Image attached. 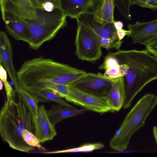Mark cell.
Segmentation results:
<instances>
[{
    "label": "cell",
    "mask_w": 157,
    "mask_h": 157,
    "mask_svg": "<svg viewBox=\"0 0 157 157\" xmlns=\"http://www.w3.org/2000/svg\"><path fill=\"white\" fill-rule=\"evenodd\" d=\"M86 72L50 58H35L25 61L17 72L18 85L28 92L69 85Z\"/></svg>",
    "instance_id": "cell-1"
},
{
    "label": "cell",
    "mask_w": 157,
    "mask_h": 157,
    "mask_svg": "<svg viewBox=\"0 0 157 157\" xmlns=\"http://www.w3.org/2000/svg\"><path fill=\"white\" fill-rule=\"evenodd\" d=\"M108 53L117 60L123 78L125 97L123 107L127 109L147 85L157 79V56L146 50H119Z\"/></svg>",
    "instance_id": "cell-2"
},
{
    "label": "cell",
    "mask_w": 157,
    "mask_h": 157,
    "mask_svg": "<svg viewBox=\"0 0 157 157\" xmlns=\"http://www.w3.org/2000/svg\"><path fill=\"white\" fill-rule=\"evenodd\" d=\"M18 101H13L10 105L6 102L0 112V134L3 140L9 147L23 152H29L34 147L24 140L22 133L27 129L34 134V118L21 96Z\"/></svg>",
    "instance_id": "cell-3"
},
{
    "label": "cell",
    "mask_w": 157,
    "mask_h": 157,
    "mask_svg": "<svg viewBox=\"0 0 157 157\" xmlns=\"http://www.w3.org/2000/svg\"><path fill=\"white\" fill-rule=\"evenodd\" d=\"M36 9V14L33 19L13 18L8 21H18L26 25L31 36L28 44L31 49L37 50L45 42L52 39L58 31L67 25V17L57 8L51 12Z\"/></svg>",
    "instance_id": "cell-4"
},
{
    "label": "cell",
    "mask_w": 157,
    "mask_h": 157,
    "mask_svg": "<svg viewBox=\"0 0 157 157\" xmlns=\"http://www.w3.org/2000/svg\"><path fill=\"white\" fill-rule=\"evenodd\" d=\"M157 104V97L147 94L141 97L125 117L109 142L111 148L122 151L127 147L133 134L144 126L146 119Z\"/></svg>",
    "instance_id": "cell-5"
},
{
    "label": "cell",
    "mask_w": 157,
    "mask_h": 157,
    "mask_svg": "<svg viewBox=\"0 0 157 157\" xmlns=\"http://www.w3.org/2000/svg\"><path fill=\"white\" fill-rule=\"evenodd\" d=\"M75 39V54L82 60L94 62L102 55L99 39L91 29L78 22Z\"/></svg>",
    "instance_id": "cell-6"
},
{
    "label": "cell",
    "mask_w": 157,
    "mask_h": 157,
    "mask_svg": "<svg viewBox=\"0 0 157 157\" xmlns=\"http://www.w3.org/2000/svg\"><path fill=\"white\" fill-rule=\"evenodd\" d=\"M76 19L77 22L89 28L97 35L102 47L107 50L120 49L123 41L118 38L113 23L103 26L95 21L93 14L88 13L82 14Z\"/></svg>",
    "instance_id": "cell-7"
},
{
    "label": "cell",
    "mask_w": 157,
    "mask_h": 157,
    "mask_svg": "<svg viewBox=\"0 0 157 157\" xmlns=\"http://www.w3.org/2000/svg\"><path fill=\"white\" fill-rule=\"evenodd\" d=\"M65 98L67 101L81 106L88 110L100 113L111 111V107L105 97L88 93L69 85L68 93Z\"/></svg>",
    "instance_id": "cell-8"
},
{
    "label": "cell",
    "mask_w": 157,
    "mask_h": 157,
    "mask_svg": "<svg viewBox=\"0 0 157 157\" xmlns=\"http://www.w3.org/2000/svg\"><path fill=\"white\" fill-rule=\"evenodd\" d=\"M114 80L100 73H86L69 85L88 93L105 97Z\"/></svg>",
    "instance_id": "cell-9"
},
{
    "label": "cell",
    "mask_w": 157,
    "mask_h": 157,
    "mask_svg": "<svg viewBox=\"0 0 157 157\" xmlns=\"http://www.w3.org/2000/svg\"><path fill=\"white\" fill-rule=\"evenodd\" d=\"M1 9L4 22L13 18L32 19L36 12L30 0H6Z\"/></svg>",
    "instance_id": "cell-10"
},
{
    "label": "cell",
    "mask_w": 157,
    "mask_h": 157,
    "mask_svg": "<svg viewBox=\"0 0 157 157\" xmlns=\"http://www.w3.org/2000/svg\"><path fill=\"white\" fill-rule=\"evenodd\" d=\"M102 0H60V9L67 17L76 19L82 14H93Z\"/></svg>",
    "instance_id": "cell-11"
},
{
    "label": "cell",
    "mask_w": 157,
    "mask_h": 157,
    "mask_svg": "<svg viewBox=\"0 0 157 157\" xmlns=\"http://www.w3.org/2000/svg\"><path fill=\"white\" fill-rule=\"evenodd\" d=\"M13 51L11 43L6 33L0 32V63L7 71L17 92L19 88L18 83L17 72L13 65Z\"/></svg>",
    "instance_id": "cell-12"
},
{
    "label": "cell",
    "mask_w": 157,
    "mask_h": 157,
    "mask_svg": "<svg viewBox=\"0 0 157 157\" xmlns=\"http://www.w3.org/2000/svg\"><path fill=\"white\" fill-rule=\"evenodd\" d=\"M131 32L129 35L133 43L145 46L157 36V19L147 22L137 21L128 25Z\"/></svg>",
    "instance_id": "cell-13"
},
{
    "label": "cell",
    "mask_w": 157,
    "mask_h": 157,
    "mask_svg": "<svg viewBox=\"0 0 157 157\" xmlns=\"http://www.w3.org/2000/svg\"><path fill=\"white\" fill-rule=\"evenodd\" d=\"M34 134L40 143L52 140L56 135L54 126L50 120L43 105L38 108L37 116L34 119Z\"/></svg>",
    "instance_id": "cell-14"
},
{
    "label": "cell",
    "mask_w": 157,
    "mask_h": 157,
    "mask_svg": "<svg viewBox=\"0 0 157 157\" xmlns=\"http://www.w3.org/2000/svg\"><path fill=\"white\" fill-rule=\"evenodd\" d=\"M105 97L111 107V111H118L123 107L125 90L123 77L114 79Z\"/></svg>",
    "instance_id": "cell-15"
},
{
    "label": "cell",
    "mask_w": 157,
    "mask_h": 157,
    "mask_svg": "<svg viewBox=\"0 0 157 157\" xmlns=\"http://www.w3.org/2000/svg\"><path fill=\"white\" fill-rule=\"evenodd\" d=\"M87 111L84 108L77 109L74 107H69L58 104L53 105L47 113L50 120L55 126L64 119L80 115Z\"/></svg>",
    "instance_id": "cell-16"
},
{
    "label": "cell",
    "mask_w": 157,
    "mask_h": 157,
    "mask_svg": "<svg viewBox=\"0 0 157 157\" xmlns=\"http://www.w3.org/2000/svg\"><path fill=\"white\" fill-rule=\"evenodd\" d=\"M115 0H102L101 4L94 13V20L105 26L114 23Z\"/></svg>",
    "instance_id": "cell-17"
},
{
    "label": "cell",
    "mask_w": 157,
    "mask_h": 157,
    "mask_svg": "<svg viewBox=\"0 0 157 157\" xmlns=\"http://www.w3.org/2000/svg\"><path fill=\"white\" fill-rule=\"evenodd\" d=\"M4 22L7 31L14 39L28 44L31 38L30 33L24 24L17 21H7Z\"/></svg>",
    "instance_id": "cell-18"
},
{
    "label": "cell",
    "mask_w": 157,
    "mask_h": 157,
    "mask_svg": "<svg viewBox=\"0 0 157 157\" xmlns=\"http://www.w3.org/2000/svg\"><path fill=\"white\" fill-rule=\"evenodd\" d=\"M98 68L104 70L103 75L110 79H114L122 77L117 60L108 53L105 57L103 63L99 66Z\"/></svg>",
    "instance_id": "cell-19"
},
{
    "label": "cell",
    "mask_w": 157,
    "mask_h": 157,
    "mask_svg": "<svg viewBox=\"0 0 157 157\" xmlns=\"http://www.w3.org/2000/svg\"><path fill=\"white\" fill-rule=\"evenodd\" d=\"M38 102H49L50 101L55 102L58 104L69 107L74 106L67 103L62 98L50 90L45 89L39 91L28 92Z\"/></svg>",
    "instance_id": "cell-20"
},
{
    "label": "cell",
    "mask_w": 157,
    "mask_h": 157,
    "mask_svg": "<svg viewBox=\"0 0 157 157\" xmlns=\"http://www.w3.org/2000/svg\"><path fill=\"white\" fill-rule=\"evenodd\" d=\"M104 147V144L101 143L86 144L77 147L63 150L44 152L42 153L47 154L79 152H88L92 151L95 150L102 148Z\"/></svg>",
    "instance_id": "cell-21"
},
{
    "label": "cell",
    "mask_w": 157,
    "mask_h": 157,
    "mask_svg": "<svg viewBox=\"0 0 157 157\" xmlns=\"http://www.w3.org/2000/svg\"><path fill=\"white\" fill-rule=\"evenodd\" d=\"M17 93L21 97L25 105L32 113L34 119L36 117L38 113V102L29 93L20 87Z\"/></svg>",
    "instance_id": "cell-22"
},
{
    "label": "cell",
    "mask_w": 157,
    "mask_h": 157,
    "mask_svg": "<svg viewBox=\"0 0 157 157\" xmlns=\"http://www.w3.org/2000/svg\"><path fill=\"white\" fill-rule=\"evenodd\" d=\"M115 4L122 15L127 21L131 20V6L128 0H115Z\"/></svg>",
    "instance_id": "cell-23"
},
{
    "label": "cell",
    "mask_w": 157,
    "mask_h": 157,
    "mask_svg": "<svg viewBox=\"0 0 157 157\" xmlns=\"http://www.w3.org/2000/svg\"><path fill=\"white\" fill-rule=\"evenodd\" d=\"M22 136L24 141L29 145L37 147L40 150L46 151L41 146L40 141L34 134L29 130H24L22 133Z\"/></svg>",
    "instance_id": "cell-24"
},
{
    "label": "cell",
    "mask_w": 157,
    "mask_h": 157,
    "mask_svg": "<svg viewBox=\"0 0 157 157\" xmlns=\"http://www.w3.org/2000/svg\"><path fill=\"white\" fill-rule=\"evenodd\" d=\"M130 6L137 5L154 11L157 9V0H128Z\"/></svg>",
    "instance_id": "cell-25"
},
{
    "label": "cell",
    "mask_w": 157,
    "mask_h": 157,
    "mask_svg": "<svg viewBox=\"0 0 157 157\" xmlns=\"http://www.w3.org/2000/svg\"><path fill=\"white\" fill-rule=\"evenodd\" d=\"M69 85L66 84H59L51 87L48 89L52 91L59 96L62 98H65L68 93Z\"/></svg>",
    "instance_id": "cell-26"
},
{
    "label": "cell",
    "mask_w": 157,
    "mask_h": 157,
    "mask_svg": "<svg viewBox=\"0 0 157 157\" xmlns=\"http://www.w3.org/2000/svg\"><path fill=\"white\" fill-rule=\"evenodd\" d=\"M3 82L7 98L6 103L7 105H10L13 101L15 100L16 91L13 90L8 81Z\"/></svg>",
    "instance_id": "cell-27"
},
{
    "label": "cell",
    "mask_w": 157,
    "mask_h": 157,
    "mask_svg": "<svg viewBox=\"0 0 157 157\" xmlns=\"http://www.w3.org/2000/svg\"><path fill=\"white\" fill-rule=\"evenodd\" d=\"M33 6L36 9H41L44 3L50 2L52 3L56 8L60 9V0H30Z\"/></svg>",
    "instance_id": "cell-28"
},
{
    "label": "cell",
    "mask_w": 157,
    "mask_h": 157,
    "mask_svg": "<svg viewBox=\"0 0 157 157\" xmlns=\"http://www.w3.org/2000/svg\"><path fill=\"white\" fill-rule=\"evenodd\" d=\"M146 50L152 55L157 56V36L146 46Z\"/></svg>",
    "instance_id": "cell-29"
},
{
    "label": "cell",
    "mask_w": 157,
    "mask_h": 157,
    "mask_svg": "<svg viewBox=\"0 0 157 157\" xmlns=\"http://www.w3.org/2000/svg\"><path fill=\"white\" fill-rule=\"evenodd\" d=\"M117 30L118 37L120 40H122L124 36L126 35L129 36L131 33V31L128 30H126L122 29Z\"/></svg>",
    "instance_id": "cell-30"
},
{
    "label": "cell",
    "mask_w": 157,
    "mask_h": 157,
    "mask_svg": "<svg viewBox=\"0 0 157 157\" xmlns=\"http://www.w3.org/2000/svg\"><path fill=\"white\" fill-rule=\"evenodd\" d=\"M0 79L3 82L7 81L6 71L1 63H0Z\"/></svg>",
    "instance_id": "cell-31"
},
{
    "label": "cell",
    "mask_w": 157,
    "mask_h": 157,
    "mask_svg": "<svg viewBox=\"0 0 157 157\" xmlns=\"http://www.w3.org/2000/svg\"><path fill=\"white\" fill-rule=\"evenodd\" d=\"M55 8L52 3L48 2L43 4L40 9H43L47 11L51 12L53 11Z\"/></svg>",
    "instance_id": "cell-32"
},
{
    "label": "cell",
    "mask_w": 157,
    "mask_h": 157,
    "mask_svg": "<svg viewBox=\"0 0 157 157\" xmlns=\"http://www.w3.org/2000/svg\"><path fill=\"white\" fill-rule=\"evenodd\" d=\"M113 24L117 30L122 29L124 26L123 22L120 21H115Z\"/></svg>",
    "instance_id": "cell-33"
},
{
    "label": "cell",
    "mask_w": 157,
    "mask_h": 157,
    "mask_svg": "<svg viewBox=\"0 0 157 157\" xmlns=\"http://www.w3.org/2000/svg\"><path fill=\"white\" fill-rule=\"evenodd\" d=\"M153 133L156 143L157 144V127L154 126L153 127Z\"/></svg>",
    "instance_id": "cell-34"
},
{
    "label": "cell",
    "mask_w": 157,
    "mask_h": 157,
    "mask_svg": "<svg viewBox=\"0 0 157 157\" xmlns=\"http://www.w3.org/2000/svg\"><path fill=\"white\" fill-rule=\"evenodd\" d=\"M3 82L2 80H0V90H2L3 88Z\"/></svg>",
    "instance_id": "cell-35"
},
{
    "label": "cell",
    "mask_w": 157,
    "mask_h": 157,
    "mask_svg": "<svg viewBox=\"0 0 157 157\" xmlns=\"http://www.w3.org/2000/svg\"><path fill=\"white\" fill-rule=\"evenodd\" d=\"M5 1L6 0H0V6L2 5Z\"/></svg>",
    "instance_id": "cell-36"
}]
</instances>
